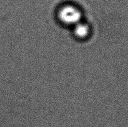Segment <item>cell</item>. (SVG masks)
<instances>
[{"label":"cell","instance_id":"cell-1","mask_svg":"<svg viewBox=\"0 0 128 127\" xmlns=\"http://www.w3.org/2000/svg\"><path fill=\"white\" fill-rule=\"evenodd\" d=\"M81 15L80 11L73 6H65L60 10L59 17L66 24L76 25L80 22Z\"/></svg>","mask_w":128,"mask_h":127},{"label":"cell","instance_id":"cell-2","mask_svg":"<svg viewBox=\"0 0 128 127\" xmlns=\"http://www.w3.org/2000/svg\"><path fill=\"white\" fill-rule=\"evenodd\" d=\"M90 32V28L86 24L78 22L75 25L74 34L79 38H84L86 37Z\"/></svg>","mask_w":128,"mask_h":127}]
</instances>
